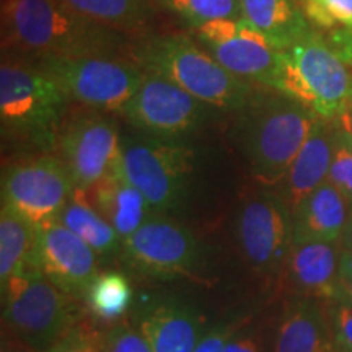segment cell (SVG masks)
I'll use <instances>...</instances> for the list:
<instances>
[{
  "label": "cell",
  "mask_w": 352,
  "mask_h": 352,
  "mask_svg": "<svg viewBox=\"0 0 352 352\" xmlns=\"http://www.w3.org/2000/svg\"><path fill=\"white\" fill-rule=\"evenodd\" d=\"M69 10L121 34H138L155 15V0H59Z\"/></svg>",
  "instance_id": "cb8c5ba5"
},
{
  "label": "cell",
  "mask_w": 352,
  "mask_h": 352,
  "mask_svg": "<svg viewBox=\"0 0 352 352\" xmlns=\"http://www.w3.org/2000/svg\"><path fill=\"white\" fill-rule=\"evenodd\" d=\"M80 113L65 121L59 135L60 160L72 176L76 191H90L96 183L118 168L121 138L113 120L98 114Z\"/></svg>",
  "instance_id": "5bb4252c"
},
{
  "label": "cell",
  "mask_w": 352,
  "mask_h": 352,
  "mask_svg": "<svg viewBox=\"0 0 352 352\" xmlns=\"http://www.w3.org/2000/svg\"><path fill=\"white\" fill-rule=\"evenodd\" d=\"M341 241L292 243L283 270L285 287L292 297L333 302L340 279Z\"/></svg>",
  "instance_id": "2e32d148"
},
{
  "label": "cell",
  "mask_w": 352,
  "mask_h": 352,
  "mask_svg": "<svg viewBox=\"0 0 352 352\" xmlns=\"http://www.w3.org/2000/svg\"><path fill=\"white\" fill-rule=\"evenodd\" d=\"M69 98L41 69L3 56L0 65V121L3 138L47 151L59 142Z\"/></svg>",
  "instance_id": "277c9868"
},
{
  "label": "cell",
  "mask_w": 352,
  "mask_h": 352,
  "mask_svg": "<svg viewBox=\"0 0 352 352\" xmlns=\"http://www.w3.org/2000/svg\"><path fill=\"white\" fill-rule=\"evenodd\" d=\"M274 90L297 100L315 116L336 121L347 113L352 74L349 65L314 28L305 38L280 52V70Z\"/></svg>",
  "instance_id": "8992f818"
},
{
  "label": "cell",
  "mask_w": 352,
  "mask_h": 352,
  "mask_svg": "<svg viewBox=\"0 0 352 352\" xmlns=\"http://www.w3.org/2000/svg\"><path fill=\"white\" fill-rule=\"evenodd\" d=\"M83 196L111 223L122 241L139 230L145 220L153 214L145 196L134 184L127 182L118 168Z\"/></svg>",
  "instance_id": "44dd1931"
},
{
  "label": "cell",
  "mask_w": 352,
  "mask_h": 352,
  "mask_svg": "<svg viewBox=\"0 0 352 352\" xmlns=\"http://www.w3.org/2000/svg\"><path fill=\"white\" fill-rule=\"evenodd\" d=\"M82 298L69 296L38 270L28 267L2 285L3 323L21 346L47 352L85 320Z\"/></svg>",
  "instance_id": "5b68a950"
},
{
  "label": "cell",
  "mask_w": 352,
  "mask_h": 352,
  "mask_svg": "<svg viewBox=\"0 0 352 352\" xmlns=\"http://www.w3.org/2000/svg\"><path fill=\"white\" fill-rule=\"evenodd\" d=\"M349 204L331 183L324 182L292 212V243H338L349 220Z\"/></svg>",
  "instance_id": "ffe728a7"
},
{
  "label": "cell",
  "mask_w": 352,
  "mask_h": 352,
  "mask_svg": "<svg viewBox=\"0 0 352 352\" xmlns=\"http://www.w3.org/2000/svg\"><path fill=\"white\" fill-rule=\"evenodd\" d=\"M195 152L183 142L121 138L118 171L145 196L153 214L173 215L189 196Z\"/></svg>",
  "instance_id": "52a82bcc"
},
{
  "label": "cell",
  "mask_w": 352,
  "mask_h": 352,
  "mask_svg": "<svg viewBox=\"0 0 352 352\" xmlns=\"http://www.w3.org/2000/svg\"><path fill=\"white\" fill-rule=\"evenodd\" d=\"M333 302L352 303V258L342 252L341 246V264H340V279H338L336 296Z\"/></svg>",
  "instance_id": "e575fe53"
},
{
  "label": "cell",
  "mask_w": 352,
  "mask_h": 352,
  "mask_svg": "<svg viewBox=\"0 0 352 352\" xmlns=\"http://www.w3.org/2000/svg\"><path fill=\"white\" fill-rule=\"evenodd\" d=\"M3 56L38 64L83 56H129L124 34L69 10L59 0H2ZM122 57V56H121Z\"/></svg>",
  "instance_id": "6da1fadb"
},
{
  "label": "cell",
  "mask_w": 352,
  "mask_h": 352,
  "mask_svg": "<svg viewBox=\"0 0 352 352\" xmlns=\"http://www.w3.org/2000/svg\"><path fill=\"white\" fill-rule=\"evenodd\" d=\"M122 253L131 267L155 279H189L202 263V248L195 233L162 214H152L122 241Z\"/></svg>",
  "instance_id": "30bf717a"
},
{
  "label": "cell",
  "mask_w": 352,
  "mask_h": 352,
  "mask_svg": "<svg viewBox=\"0 0 352 352\" xmlns=\"http://www.w3.org/2000/svg\"><path fill=\"white\" fill-rule=\"evenodd\" d=\"M39 226L2 204L0 210V285L16 272L36 266ZM38 267V266H36Z\"/></svg>",
  "instance_id": "603a6c76"
},
{
  "label": "cell",
  "mask_w": 352,
  "mask_h": 352,
  "mask_svg": "<svg viewBox=\"0 0 352 352\" xmlns=\"http://www.w3.org/2000/svg\"><path fill=\"white\" fill-rule=\"evenodd\" d=\"M236 240L250 267L277 276L292 248V212L276 189L261 188L240 206Z\"/></svg>",
  "instance_id": "8fae6325"
},
{
  "label": "cell",
  "mask_w": 352,
  "mask_h": 352,
  "mask_svg": "<svg viewBox=\"0 0 352 352\" xmlns=\"http://www.w3.org/2000/svg\"><path fill=\"white\" fill-rule=\"evenodd\" d=\"M344 120H346V124H347V127H349V129H351V132H352V91H351V98H349V107H347V113H346Z\"/></svg>",
  "instance_id": "8d00e7d4"
},
{
  "label": "cell",
  "mask_w": 352,
  "mask_h": 352,
  "mask_svg": "<svg viewBox=\"0 0 352 352\" xmlns=\"http://www.w3.org/2000/svg\"><path fill=\"white\" fill-rule=\"evenodd\" d=\"M267 342L264 331L254 324H243L228 340L222 352H266Z\"/></svg>",
  "instance_id": "d6a6232c"
},
{
  "label": "cell",
  "mask_w": 352,
  "mask_h": 352,
  "mask_svg": "<svg viewBox=\"0 0 352 352\" xmlns=\"http://www.w3.org/2000/svg\"><path fill=\"white\" fill-rule=\"evenodd\" d=\"M315 118L297 100L267 87L258 88L240 109L236 140L250 175L259 186L276 189L284 182Z\"/></svg>",
  "instance_id": "7a4b0ae2"
},
{
  "label": "cell",
  "mask_w": 352,
  "mask_h": 352,
  "mask_svg": "<svg viewBox=\"0 0 352 352\" xmlns=\"http://www.w3.org/2000/svg\"><path fill=\"white\" fill-rule=\"evenodd\" d=\"M138 324L153 352H192L206 333L199 314L178 300L153 302L140 314Z\"/></svg>",
  "instance_id": "d6986e66"
},
{
  "label": "cell",
  "mask_w": 352,
  "mask_h": 352,
  "mask_svg": "<svg viewBox=\"0 0 352 352\" xmlns=\"http://www.w3.org/2000/svg\"><path fill=\"white\" fill-rule=\"evenodd\" d=\"M50 76L69 101L101 113H121L142 82L145 70L121 56H83L34 64Z\"/></svg>",
  "instance_id": "ba28073f"
},
{
  "label": "cell",
  "mask_w": 352,
  "mask_h": 352,
  "mask_svg": "<svg viewBox=\"0 0 352 352\" xmlns=\"http://www.w3.org/2000/svg\"><path fill=\"white\" fill-rule=\"evenodd\" d=\"M272 352H336L327 302L290 297L276 324Z\"/></svg>",
  "instance_id": "e0dca14e"
},
{
  "label": "cell",
  "mask_w": 352,
  "mask_h": 352,
  "mask_svg": "<svg viewBox=\"0 0 352 352\" xmlns=\"http://www.w3.org/2000/svg\"><path fill=\"white\" fill-rule=\"evenodd\" d=\"M36 266L56 287L82 300L98 274L96 253L59 220L39 226Z\"/></svg>",
  "instance_id": "9a60e30c"
},
{
  "label": "cell",
  "mask_w": 352,
  "mask_h": 352,
  "mask_svg": "<svg viewBox=\"0 0 352 352\" xmlns=\"http://www.w3.org/2000/svg\"><path fill=\"white\" fill-rule=\"evenodd\" d=\"M47 352H103L101 351V333L83 320Z\"/></svg>",
  "instance_id": "4dcf8cb0"
},
{
  "label": "cell",
  "mask_w": 352,
  "mask_h": 352,
  "mask_svg": "<svg viewBox=\"0 0 352 352\" xmlns=\"http://www.w3.org/2000/svg\"><path fill=\"white\" fill-rule=\"evenodd\" d=\"M74 192L72 176L60 158H26L3 168L2 204L10 206L34 226L59 217Z\"/></svg>",
  "instance_id": "4fadbf2b"
},
{
  "label": "cell",
  "mask_w": 352,
  "mask_h": 352,
  "mask_svg": "<svg viewBox=\"0 0 352 352\" xmlns=\"http://www.w3.org/2000/svg\"><path fill=\"white\" fill-rule=\"evenodd\" d=\"M83 300L95 318L114 323L124 318L132 303L129 279L120 271L98 272L91 280Z\"/></svg>",
  "instance_id": "484cf974"
},
{
  "label": "cell",
  "mask_w": 352,
  "mask_h": 352,
  "mask_svg": "<svg viewBox=\"0 0 352 352\" xmlns=\"http://www.w3.org/2000/svg\"><path fill=\"white\" fill-rule=\"evenodd\" d=\"M341 246H342V252L347 253L352 258V210L349 214V220H347L344 235H342Z\"/></svg>",
  "instance_id": "d590c367"
},
{
  "label": "cell",
  "mask_w": 352,
  "mask_h": 352,
  "mask_svg": "<svg viewBox=\"0 0 352 352\" xmlns=\"http://www.w3.org/2000/svg\"><path fill=\"white\" fill-rule=\"evenodd\" d=\"M129 57L140 67L164 76L214 109L239 113L253 98L256 83L222 67L196 39L182 33L158 34L131 46Z\"/></svg>",
  "instance_id": "3957f363"
},
{
  "label": "cell",
  "mask_w": 352,
  "mask_h": 352,
  "mask_svg": "<svg viewBox=\"0 0 352 352\" xmlns=\"http://www.w3.org/2000/svg\"><path fill=\"white\" fill-rule=\"evenodd\" d=\"M241 19L267 38L277 51L294 46L314 26L307 20L298 0H239Z\"/></svg>",
  "instance_id": "7402d4cb"
},
{
  "label": "cell",
  "mask_w": 352,
  "mask_h": 352,
  "mask_svg": "<svg viewBox=\"0 0 352 352\" xmlns=\"http://www.w3.org/2000/svg\"><path fill=\"white\" fill-rule=\"evenodd\" d=\"M246 321H226L217 327L208 329L197 342L192 352H222L228 340L235 334L239 329L243 327Z\"/></svg>",
  "instance_id": "836d02e7"
},
{
  "label": "cell",
  "mask_w": 352,
  "mask_h": 352,
  "mask_svg": "<svg viewBox=\"0 0 352 352\" xmlns=\"http://www.w3.org/2000/svg\"><path fill=\"white\" fill-rule=\"evenodd\" d=\"M212 109L166 77L145 70L121 114L144 135L182 142L204 124Z\"/></svg>",
  "instance_id": "9c48e42d"
},
{
  "label": "cell",
  "mask_w": 352,
  "mask_h": 352,
  "mask_svg": "<svg viewBox=\"0 0 352 352\" xmlns=\"http://www.w3.org/2000/svg\"><path fill=\"white\" fill-rule=\"evenodd\" d=\"M101 351L103 352H153L139 324L121 318L111 323L107 331L101 333Z\"/></svg>",
  "instance_id": "f546056e"
},
{
  "label": "cell",
  "mask_w": 352,
  "mask_h": 352,
  "mask_svg": "<svg viewBox=\"0 0 352 352\" xmlns=\"http://www.w3.org/2000/svg\"><path fill=\"white\" fill-rule=\"evenodd\" d=\"M192 30L212 20L241 19L239 0H155Z\"/></svg>",
  "instance_id": "4316f807"
},
{
  "label": "cell",
  "mask_w": 352,
  "mask_h": 352,
  "mask_svg": "<svg viewBox=\"0 0 352 352\" xmlns=\"http://www.w3.org/2000/svg\"><path fill=\"white\" fill-rule=\"evenodd\" d=\"M336 121L315 118L310 134L302 145L300 152L290 165L284 182L276 188L290 212H294L308 195L328 179L329 166L333 158L334 131Z\"/></svg>",
  "instance_id": "ac0fdd59"
},
{
  "label": "cell",
  "mask_w": 352,
  "mask_h": 352,
  "mask_svg": "<svg viewBox=\"0 0 352 352\" xmlns=\"http://www.w3.org/2000/svg\"><path fill=\"white\" fill-rule=\"evenodd\" d=\"M327 310L336 352H352V303L328 302Z\"/></svg>",
  "instance_id": "1f68e13d"
},
{
  "label": "cell",
  "mask_w": 352,
  "mask_h": 352,
  "mask_svg": "<svg viewBox=\"0 0 352 352\" xmlns=\"http://www.w3.org/2000/svg\"><path fill=\"white\" fill-rule=\"evenodd\" d=\"M56 220L80 236L96 254L114 253L122 246V239L114 227L87 201L82 192H74L72 199Z\"/></svg>",
  "instance_id": "d4e9b609"
},
{
  "label": "cell",
  "mask_w": 352,
  "mask_h": 352,
  "mask_svg": "<svg viewBox=\"0 0 352 352\" xmlns=\"http://www.w3.org/2000/svg\"><path fill=\"white\" fill-rule=\"evenodd\" d=\"M195 39L233 76L274 90L280 52L243 19L212 20L195 28Z\"/></svg>",
  "instance_id": "7c38bea8"
},
{
  "label": "cell",
  "mask_w": 352,
  "mask_h": 352,
  "mask_svg": "<svg viewBox=\"0 0 352 352\" xmlns=\"http://www.w3.org/2000/svg\"><path fill=\"white\" fill-rule=\"evenodd\" d=\"M307 20L320 30H352V0H298Z\"/></svg>",
  "instance_id": "f1b7e54d"
},
{
  "label": "cell",
  "mask_w": 352,
  "mask_h": 352,
  "mask_svg": "<svg viewBox=\"0 0 352 352\" xmlns=\"http://www.w3.org/2000/svg\"><path fill=\"white\" fill-rule=\"evenodd\" d=\"M328 182L341 192L352 209V132L344 118L336 122Z\"/></svg>",
  "instance_id": "83f0119b"
}]
</instances>
